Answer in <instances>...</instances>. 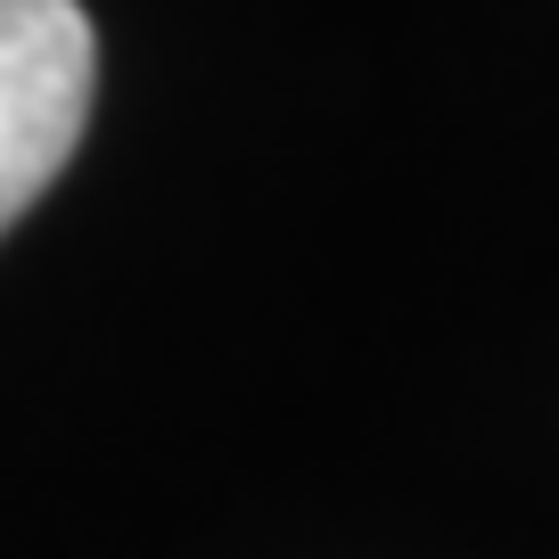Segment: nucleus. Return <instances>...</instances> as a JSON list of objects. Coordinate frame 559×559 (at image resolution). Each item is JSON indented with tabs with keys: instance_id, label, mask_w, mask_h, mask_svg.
Wrapping results in <instances>:
<instances>
[{
	"instance_id": "nucleus-1",
	"label": "nucleus",
	"mask_w": 559,
	"mask_h": 559,
	"mask_svg": "<svg viewBox=\"0 0 559 559\" xmlns=\"http://www.w3.org/2000/svg\"><path fill=\"white\" fill-rule=\"evenodd\" d=\"M99 41L74 0H0V230L74 157Z\"/></svg>"
}]
</instances>
